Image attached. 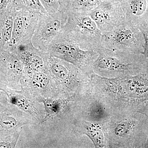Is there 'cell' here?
<instances>
[{
    "label": "cell",
    "mask_w": 148,
    "mask_h": 148,
    "mask_svg": "<svg viewBox=\"0 0 148 148\" xmlns=\"http://www.w3.org/2000/svg\"><path fill=\"white\" fill-rule=\"evenodd\" d=\"M66 18L67 14L64 10L40 15L32 37L33 45L39 50L47 52L52 41L63 32Z\"/></svg>",
    "instance_id": "52a82bcc"
},
{
    "label": "cell",
    "mask_w": 148,
    "mask_h": 148,
    "mask_svg": "<svg viewBox=\"0 0 148 148\" xmlns=\"http://www.w3.org/2000/svg\"><path fill=\"white\" fill-rule=\"evenodd\" d=\"M98 55L93 63V74L108 78L132 76L146 70L136 56L138 53L112 51L104 48L98 50Z\"/></svg>",
    "instance_id": "3957f363"
},
{
    "label": "cell",
    "mask_w": 148,
    "mask_h": 148,
    "mask_svg": "<svg viewBox=\"0 0 148 148\" xmlns=\"http://www.w3.org/2000/svg\"><path fill=\"white\" fill-rule=\"evenodd\" d=\"M73 130L77 135L87 136L95 148H107L103 125L77 119L75 122Z\"/></svg>",
    "instance_id": "7c38bea8"
},
{
    "label": "cell",
    "mask_w": 148,
    "mask_h": 148,
    "mask_svg": "<svg viewBox=\"0 0 148 148\" xmlns=\"http://www.w3.org/2000/svg\"><path fill=\"white\" fill-rule=\"evenodd\" d=\"M101 2V0H72L67 3L62 10L89 12L97 7Z\"/></svg>",
    "instance_id": "2e32d148"
},
{
    "label": "cell",
    "mask_w": 148,
    "mask_h": 148,
    "mask_svg": "<svg viewBox=\"0 0 148 148\" xmlns=\"http://www.w3.org/2000/svg\"><path fill=\"white\" fill-rule=\"evenodd\" d=\"M90 90L106 102L112 114L136 112L148 117V70L132 76L108 78L90 76Z\"/></svg>",
    "instance_id": "6da1fadb"
},
{
    "label": "cell",
    "mask_w": 148,
    "mask_h": 148,
    "mask_svg": "<svg viewBox=\"0 0 148 148\" xmlns=\"http://www.w3.org/2000/svg\"><path fill=\"white\" fill-rule=\"evenodd\" d=\"M12 0H0V13L8 7Z\"/></svg>",
    "instance_id": "7402d4cb"
},
{
    "label": "cell",
    "mask_w": 148,
    "mask_h": 148,
    "mask_svg": "<svg viewBox=\"0 0 148 148\" xmlns=\"http://www.w3.org/2000/svg\"><path fill=\"white\" fill-rule=\"evenodd\" d=\"M103 127L107 148H144L148 117L136 112L113 114Z\"/></svg>",
    "instance_id": "7a4b0ae2"
},
{
    "label": "cell",
    "mask_w": 148,
    "mask_h": 148,
    "mask_svg": "<svg viewBox=\"0 0 148 148\" xmlns=\"http://www.w3.org/2000/svg\"><path fill=\"white\" fill-rule=\"evenodd\" d=\"M89 14L102 33L110 32L125 21L124 11L118 1L101 2Z\"/></svg>",
    "instance_id": "30bf717a"
},
{
    "label": "cell",
    "mask_w": 148,
    "mask_h": 148,
    "mask_svg": "<svg viewBox=\"0 0 148 148\" xmlns=\"http://www.w3.org/2000/svg\"><path fill=\"white\" fill-rule=\"evenodd\" d=\"M17 11L11 1L6 9L0 13V50L3 49L10 41Z\"/></svg>",
    "instance_id": "4fadbf2b"
},
{
    "label": "cell",
    "mask_w": 148,
    "mask_h": 148,
    "mask_svg": "<svg viewBox=\"0 0 148 148\" xmlns=\"http://www.w3.org/2000/svg\"><path fill=\"white\" fill-rule=\"evenodd\" d=\"M106 102L90 89L79 99L77 105V119L105 124L112 116Z\"/></svg>",
    "instance_id": "ba28073f"
},
{
    "label": "cell",
    "mask_w": 148,
    "mask_h": 148,
    "mask_svg": "<svg viewBox=\"0 0 148 148\" xmlns=\"http://www.w3.org/2000/svg\"><path fill=\"white\" fill-rule=\"evenodd\" d=\"M25 75L29 78L33 86L38 89H45L50 83V75L48 72H34Z\"/></svg>",
    "instance_id": "e0dca14e"
},
{
    "label": "cell",
    "mask_w": 148,
    "mask_h": 148,
    "mask_svg": "<svg viewBox=\"0 0 148 148\" xmlns=\"http://www.w3.org/2000/svg\"><path fill=\"white\" fill-rule=\"evenodd\" d=\"M39 1L49 14L56 13L60 10V5L58 0H39Z\"/></svg>",
    "instance_id": "d6986e66"
},
{
    "label": "cell",
    "mask_w": 148,
    "mask_h": 148,
    "mask_svg": "<svg viewBox=\"0 0 148 148\" xmlns=\"http://www.w3.org/2000/svg\"><path fill=\"white\" fill-rule=\"evenodd\" d=\"M12 103L20 108L22 110L31 114L36 115V109L31 101L24 95L17 94L11 98Z\"/></svg>",
    "instance_id": "ac0fdd59"
},
{
    "label": "cell",
    "mask_w": 148,
    "mask_h": 148,
    "mask_svg": "<svg viewBox=\"0 0 148 148\" xmlns=\"http://www.w3.org/2000/svg\"><path fill=\"white\" fill-rule=\"evenodd\" d=\"M118 1V0H101V2L104 1Z\"/></svg>",
    "instance_id": "d4e9b609"
},
{
    "label": "cell",
    "mask_w": 148,
    "mask_h": 148,
    "mask_svg": "<svg viewBox=\"0 0 148 148\" xmlns=\"http://www.w3.org/2000/svg\"><path fill=\"white\" fill-rule=\"evenodd\" d=\"M60 5V10L62 9L65 7L66 4V0H58Z\"/></svg>",
    "instance_id": "603a6c76"
},
{
    "label": "cell",
    "mask_w": 148,
    "mask_h": 148,
    "mask_svg": "<svg viewBox=\"0 0 148 148\" xmlns=\"http://www.w3.org/2000/svg\"><path fill=\"white\" fill-rule=\"evenodd\" d=\"M135 26L125 21L112 31L102 33V47L112 51L132 53H140L139 32Z\"/></svg>",
    "instance_id": "8992f818"
},
{
    "label": "cell",
    "mask_w": 148,
    "mask_h": 148,
    "mask_svg": "<svg viewBox=\"0 0 148 148\" xmlns=\"http://www.w3.org/2000/svg\"><path fill=\"white\" fill-rule=\"evenodd\" d=\"M144 148H148V132L147 137V140H146Z\"/></svg>",
    "instance_id": "cb8c5ba5"
},
{
    "label": "cell",
    "mask_w": 148,
    "mask_h": 148,
    "mask_svg": "<svg viewBox=\"0 0 148 148\" xmlns=\"http://www.w3.org/2000/svg\"><path fill=\"white\" fill-rule=\"evenodd\" d=\"M18 124V122L15 118L12 116H6L2 118L0 121V125L5 129H10L15 127Z\"/></svg>",
    "instance_id": "ffe728a7"
},
{
    "label": "cell",
    "mask_w": 148,
    "mask_h": 148,
    "mask_svg": "<svg viewBox=\"0 0 148 148\" xmlns=\"http://www.w3.org/2000/svg\"><path fill=\"white\" fill-rule=\"evenodd\" d=\"M143 34L144 39V45L143 51L141 53L148 58V32L146 29H140Z\"/></svg>",
    "instance_id": "44dd1931"
},
{
    "label": "cell",
    "mask_w": 148,
    "mask_h": 148,
    "mask_svg": "<svg viewBox=\"0 0 148 148\" xmlns=\"http://www.w3.org/2000/svg\"><path fill=\"white\" fill-rule=\"evenodd\" d=\"M40 15L28 10H17L14 21L11 38L4 48L15 49L32 42Z\"/></svg>",
    "instance_id": "9c48e42d"
},
{
    "label": "cell",
    "mask_w": 148,
    "mask_h": 148,
    "mask_svg": "<svg viewBox=\"0 0 148 148\" xmlns=\"http://www.w3.org/2000/svg\"><path fill=\"white\" fill-rule=\"evenodd\" d=\"M125 14V21L133 25L147 11V0H118Z\"/></svg>",
    "instance_id": "5bb4252c"
},
{
    "label": "cell",
    "mask_w": 148,
    "mask_h": 148,
    "mask_svg": "<svg viewBox=\"0 0 148 148\" xmlns=\"http://www.w3.org/2000/svg\"><path fill=\"white\" fill-rule=\"evenodd\" d=\"M67 14L63 32L79 45L87 49L98 50L102 48V32L89 12L62 10Z\"/></svg>",
    "instance_id": "277c9868"
},
{
    "label": "cell",
    "mask_w": 148,
    "mask_h": 148,
    "mask_svg": "<svg viewBox=\"0 0 148 148\" xmlns=\"http://www.w3.org/2000/svg\"><path fill=\"white\" fill-rule=\"evenodd\" d=\"M47 52L51 57L71 63L89 76L93 74V63L98 55V51L82 47L63 32L52 41Z\"/></svg>",
    "instance_id": "5b68a950"
},
{
    "label": "cell",
    "mask_w": 148,
    "mask_h": 148,
    "mask_svg": "<svg viewBox=\"0 0 148 148\" xmlns=\"http://www.w3.org/2000/svg\"><path fill=\"white\" fill-rule=\"evenodd\" d=\"M17 10H28L31 12L39 14H47L48 13L43 7L39 0H12Z\"/></svg>",
    "instance_id": "9a60e30c"
},
{
    "label": "cell",
    "mask_w": 148,
    "mask_h": 148,
    "mask_svg": "<svg viewBox=\"0 0 148 148\" xmlns=\"http://www.w3.org/2000/svg\"><path fill=\"white\" fill-rule=\"evenodd\" d=\"M16 49L24 65L25 75L34 72H48V63L51 57L48 52L38 49L32 42Z\"/></svg>",
    "instance_id": "8fae6325"
},
{
    "label": "cell",
    "mask_w": 148,
    "mask_h": 148,
    "mask_svg": "<svg viewBox=\"0 0 148 148\" xmlns=\"http://www.w3.org/2000/svg\"><path fill=\"white\" fill-rule=\"evenodd\" d=\"M66 4L67 3L70 2V1H72V0H66Z\"/></svg>",
    "instance_id": "484cf974"
}]
</instances>
